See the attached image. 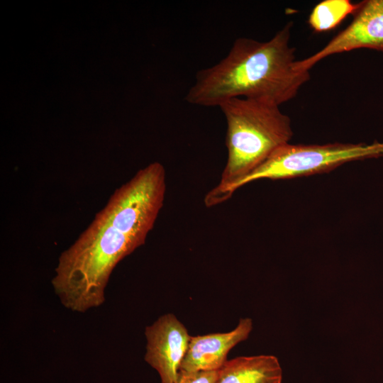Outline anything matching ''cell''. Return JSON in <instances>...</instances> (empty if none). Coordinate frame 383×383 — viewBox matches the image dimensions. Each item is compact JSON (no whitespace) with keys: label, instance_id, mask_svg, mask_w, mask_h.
<instances>
[{"label":"cell","instance_id":"obj_3","mask_svg":"<svg viewBox=\"0 0 383 383\" xmlns=\"http://www.w3.org/2000/svg\"><path fill=\"white\" fill-rule=\"evenodd\" d=\"M227 123L226 165L219 183L205 196L207 207L229 199L238 183L262 165L276 150L289 143L291 119L276 104L234 98L218 106Z\"/></svg>","mask_w":383,"mask_h":383},{"label":"cell","instance_id":"obj_9","mask_svg":"<svg viewBox=\"0 0 383 383\" xmlns=\"http://www.w3.org/2000/svg\"><path fill=\"white\" fill-rule=\"evenodd\" d=\"M358 3L350 0H324L315 6L309 17V24L316 32H325L335 28L348 16L354 14Z\"/></svg>","mask_w":383,"mask_h":383},{"label":"cell","instance_id":"obj_10","mask_svg":"<svg viewBox=\"0 0 383 383\" xmlns=\"http://www.w3.org/2000/svg\"><path fill=\"white\" fill-rule=\"evenodd\" d=\"M218 370L199 371L182 374L177 383H216Z\"/></svg>","mask_w":383,"mask_h":383},{"label":"cell","instance_id":"obj_5","mask_svg":"<svg viewBox=\"0 0 383 383\" xmlns=\"http://www.w3.org/2000/svg\"><path fill=\"white\" fill-rule=\"evenodd\" d=\"M360 48L383 52V0L359 2L352 22L318 51L296 60V68L309 71L327 57Z\"/></svg>","mask_w":383,"mask_h":383},{"label":"cell","instance_id":"obj_6","mask_svg":"<svg viewBox=\"0 0 383 383\" xmlns=\"http://www.w3.org/2000/svg\"><path fill=\"white\" fill-rule=\"evenodd\" d=\"M145 362L158 372L160 383H177L191 338L186 327L166 313L145 328Z\"/></svg>","mask_w":383,"mask_h":383},{"label":"cell","instance_id":"obj_2","mask_svg":"<svg viewBox=\"0 0 383 383\" xmlns=\"http://www.w3.org/2000/svg\"><path fill=\"white\" fill-rule=\"evenodd\" d=\"M292 27L288 22L267 41L237 38L218 63L197 72L186 101L213 107L234 98L277 106L292 99L310 73L296 68L295 48L289 43Z\"/></svg>","mask_w":383,"mask_h":383},{"label":"cell","instance_id":"obj_8","mask_svg":"<svg viewBox=\"0 0 383 383\" xmlns=\"http://www.w3.org/2000/svg\"><path fill=\"white\" fill-rule=\"evenodd\" d=\"M282 369L270 355L228 360L218 370L216 383H282Z\"/></svg>","mask_w":383,"mask_h":383},{"label":"cell","instance_id":"obj_7","mask_svg":"<svg viewBox=\"0 0 383 383\" xmlns=\"http://www.w3.org/2000/svg\"><path fill=\"white\" fill-rule=\"evenodd\" d=\"M252 329L250 318H240L231 331L191 336L179 375L199 371L218 370L228 360L229 351L246 340Z\"/></svg>","mask_w":383,"mask_h":383},{"label":"cell","instance_id":"obj_4","mask_svg":"<svg viewBox=\"0 0 383 383\" xmlns=\"http://www.w3.org/2000/svg\"><path fill=\"white\" fill-rule=\"evenodd\" d=\"M383 157V140L367 143H333L322 145L286 144L235 187L258 179H282L331 171L355 160Z\"/></svg>","mask_w":383,"mask_h":383},{"label":"cell","instance_id":"obj_1","mask_svg":"<svg viewBox=\"0 0 383 383\" xmlns=\"http://www.w3.org/2000/svg\"><path fill=\"white\" fill-rule=\"evenodd\" d=\"M165 170L154 162L109 197L89 226L60 255L53 289L67 309L83 313L105 301L116 265L144 245L164 204Z\"/></svg>","mask_w":383,"mask_h":383}]
</instances>
